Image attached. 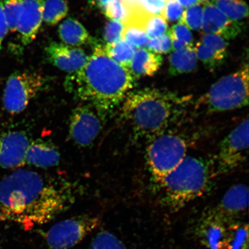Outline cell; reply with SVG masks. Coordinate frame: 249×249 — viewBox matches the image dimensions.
<instances>
[{
	"label": "cell",
	"mask_w": 249,
	"mask_h": 249,
	"mask_svg": "<svg viewBox=\"0 0 249 249\" xmlns=\"http://www.w3.org/2000/svg\"><path fill=\"white\" fill-rule=\"evenodd\" d=\"M123 39L135 48H142L147 44L148 36L145 31L132 26H124Z\"/></svg>",
	"instance_id": "obj_29"
},
{
	"label": "cell",
	"mask_w": 249,
	"mask_h": 249,
	"mask_svg": "<svg viewBox=\"0 0 249 249\" xmlns=\"http://www.w3.org/2000/svg\"><path fill=\"white\" fill-rule=\"evenodd\" d=\"M104 11L107 17L111 18V20L121 21L124 23L128 17L130 10L127 5L121 0H112L106 6Z\"/></svg>",
	"instance_id": "obj_31"
},
{
	"label": "cell",
	"mask_w": 249,
	"mask_h": 249,
	"mask_svg": "<svg viewBox=\"0 0 249 249\" xmlns=\"http://www.w3.org/2000/svg\"><path fill=\"white\" fill-rule=\"evenodd\" d=\"M163 57L149 50L140 48L135 52L130 71L134 78L152 76L160 69Z\"/></svg>",
	"instance_id": "obj_18"
},
{
	"label": "cell",
	"mask_w": 249,
	"mask_h": 249,
	"mask_svg": "<svg viewBox=\"0 0 249 249\" xmlns=\"http://www.w3.org/2000/svg\"><path fill=\"white\" fill-rule=\"evenodd\" d=\"M164 0H140V4L151 16L161 15L165 5Z\"/></svg>",
	"instance_id": "obj_37"
},
{
	"label": "cell",
	"mask_w": 249,
	"mask_h": 249,
	"mask_svg": "<svg viewBox=\"0 0 249 249\" xmlns=\"http://www.w3.org/2000/svg\"><path fill=\"white\" fill-rule=\"evenodd\" d=\"M165 2L170 1V0H164Z\"/></svg>",
	"instance_id": "obj_43"
},
{
	"label": "cell",
	"mask_w": 249,
	"mask_h": 249,
	"mask_svg": "<svg viewBox=\"0 0 249 249\" xmlns=\"http://www.w3.org/2000/svg\"><path fill=\"white\" fill-rule=\"evenodd\" d=\"M58 34L62 41L71 46L85 44L89 38L86 28L73 18H68L60 25Z\"/></svg>",
	"instance_id": "obj_20"
},
{
	"label": "cell",
	"mask_w": 249,
	"mask_h": 249,
	"mask_svg": "<svg viewBox=\"0 0 249 249\" xmlns=\"http://www.w3.org/2000/svg\"><path fill=\"white\" fill-rule=\"evenodd\" d=\"M121 1L127 4H133L139 2L140 0H121Z\"/></svg>",
	"instance_id": "obj_41"
},
{
	"label": "cell",
	"mask_w": 249,
	"mask_h": 249,
	"mask_svg": "<svg viewBox=\"0 0 249 249\" xmlns=\"http://www.w3.org/2000/svg\"><path fill=\"white\" fill-rule=\"evenodd\" d=\"M149 51L159 54L169 53L172 48V41L169 32L157 38L150 39L147 44Z\"/></svg>",
	"instance_id": "obj_33"
},
{
	"label": "cell",
	"mask_w": 249,
	"mask_h": 249,
	"mask_svg": "<svg viewBox=\"0 0 249 249\" xmlns=\"http://www.w3.org/2000/svg\"><path fill=\"white\" fill-rule=\"evenodd\" d=\"M171 39H176L184 42L187 45H192L193 40L192 34L186 25L179 20L169 30Z\"/></svg>",
	"instance_id": "obj_36"
},
{
	"label": "cell",
	"mask_w": 249,
	"mask_h": 249,
	"mask_svg": "<svg viewBox=\"0 0 249 249\" xmlns=\"http://www.w3.org/2000/svg\"><path fill=\"white\" fill-rule=\"evenodd\" d=\"M249 66L241 69L214 83L196 103L197 110L207 113L232 111L249 104Z\"/></svg>",
	"instance_id": "obj_5"
},
{
	"label": "cell",
	"mask_w": 249,
	"mask_h": 249,
	"mask_svg": "<svg viewBox=\"0 0 249 249\" xmlns=\"http://www.w3.org/2000/svg\"><path fill=\"white\" fill-rule=\"evenodd\" d=\"M30 141L20 130L0 133V169H11L26 164L25 157Z\"/></svg>",
	"instance_id": "obj_11"
},
{
	"label": "cell",
	"mask_w": 249,
	"mask_h": 249,
	"mask_svg": "<svg viewBox=\"0 0 249 249\" xmlns=\"http://www.w3.org/2000/svg\"><path fill=\"white\" fill-rule=\"evenodd\" d=\"M249 150V120L245 119L221 142L211 161L214 176L231 173L247 160Z\"/></svg>",
	"instance_id": "obj_7"
},
{
	"label": "cell",
	"mask_w": 249,
	"mask_h": 249,
	"mask_svg": "<svg viewBox=\"0 0 249 249\" xmlns=\"http://www.w3.org/2000/svg\"><path fill=\"white\" fill-rule=\"evenodd\" d=\"M199 2L202 3V4H204V3L208 1V0H198Z\"/></svg>",
	"instance_id": "obj_42"
},
{
	"label": "cell",
	"mask_w": 249,
	"mask_h": 249,
	"mask_svg": "<svg viewBox=\"0 0 249 249\" xmlns=\"http://www.w3.org/2000/svg\"><path fill=\"white\" fill-rule=\"evenodd\" d=\"M249 189L243 183L235 185L227 191L215 207L207 212L227 223L235 222L248 210Z\"/></svg>",
	"instance_id": "obj_12"
},
{
	"label": "cell",
	"mask_w": 249,
	"mask_h": 249,
	"mask_svg": "<svg viewBox=\"0 0 249 249\" xmlns=\"http://www.w3.org/2000/svg\"><path fill=\"white\" fill-rule=\"evenodd\" d=\"M108 57L124 68L130 70L136 48L121 39L113 43H107L104 47Z\"/></svg>",
	"instance_id": "obj_21"
},
{
	"label": "cell",
	"mask_w": 249,
	"mask_h": 249,
	"mask_svg": "<svg viewBox=\"0 0 249 249\" xmlns=\"http://www.w3.org/2000/svg\"><path fill=\"white\" fill-rule=\"evenodd\" d=\"M195 49L197 58L210 70L216 69L224 61L213 49L201 41L197 43Z\"/></svg>",
	"instance_id": "obj_28"
},
{
	"label": "cell",
	"mask_w": 249,
	"mask_h": 249,
	"mask_svg": "<svg viewBox=\"0 0 249 249\" xmlns=\"http://www.w3.org/2000/svg\"><path fill=\"white\" fill-rule=\"evenodd\" d=\"M60 160V152L52 143L41 139L30 142L25 157L26 164L46 169L57 166Z\"/></svg>",
	"instance_id": "obj_17"
},
{
	"label": "cell",
	"mask_w": 249,
	"mask_h": 249,
	"mask_svg": "<svg viewBox=\"0 0 249 249\" xmlns=\"http://www.w3.org/2000/svg\"><path fill=\"white\" fill-rule=\"evenodd\" d=\"M184 11V8L177 1V0H170L165 3L161 16L166 21L174 22L180 20Z\"/></svg>",
	"instance_id": "obj_35"
},
{
	"label": "cell",
	"mask_w": 249,
	"mask_h": 249,
	"mask_svg": "<svg viewBox=\"0 0 249 249\" xmlns=\"http://www.w3.org/2000/svg\"><path fill=\"white\" fill-rule=\"evenodd\" d=\"M128 68L110 57L98 46L86 64L70 76L66 88L79 100L88 102L104 118L123 103L134 86Z\"/></svg>",
	"instance_id": "obj_2"
},
{
	"label": "cell",
	"mask_w": 249,
	"mask_h": 249,
	"mask_svg": "<svg viewBox=\"0 0 249 249\" xmlns=\"http://www.w3.org/2000/svg\"><path fill=\"white\" fill-rule=\"evenodd\" d=\"M89 249H127L124 243L113 233L102 230L93 238Z\"/></svg>",
	"instance_id": "obj_26"
},
{
	"label": "cell",
	"mask_w": 249,
	"mask_h": 249,
	"mask_svg": "<svg viewBox=\"0 0 249 249\" xmlns=\"http://www.w3.org/2000/svg\"><path fill=\"white\" fill-rule=\"evenodd\" d=\"M1 5L8 29L14 32L22 13L23 0H5Z\"/></svg>",
	"instance_id": "obj_25"
},
{
	"label": "cell",
	"mask_w": 249,
	"mask_h": 249,
	"mask_svg": "<svg viewBox=\"0 0 249 249\" xmlns=\"http://www.w3.org/2000/svg\"><path fill=\"white\" fill-rule=\"evenodd\" d=\"M204 4H197L189 7L184 11L180 21L189 29L198 31L201 29L203 17Z\"/></svg>",
	"instance_id": "obj_27"
},
{
	"label": "cell",
	"mask_w": 249,
	"mask_h": 249,
	"mask_svg": "<svg viewBox=\"0 0 249 249\" xmlns=\"http://www.w3.org/2000/svg\"><path fill=\"white\" fill-rule=\"evenodd\" d=\"M213 177L211 162L187 156L159 183L161 204L172 212L182 209L207 191Z\"/></svg>",
	"instance_id": "obj_4"
},
{
	"label": "cell",
	"mask_w": 249,
	"mask_h": 249,
	"mask_svg": "<svg viewBox=\"0 0 249 249\" xmlns=\"http://www.w3.org/2000/svg\"><path fill=\"white\" fill-rule=\"evenodd\" d=\"M197 64L195 49L192 45L174 51L169 58V72L176 76L194 71Z\"/></svg>",
	"instance_id": "obj_19"
},
{
	"label": "cell",
	"mask_w": 249,
	"mask_h": 249,
	"mask_svg": "<svg viewBox=\"0 0 249 249\" xmlns=\"http://www.w3.org/2000/svg\"><path fill=\"white\" fill-rule=\"evenodd\" d=\"M69 8L65 0H46L43 2V20L54 26L67 15Z\"/></svg>",
	"instance_id": "obj_23"
},
{
	"label": "cell",
	"mask_w": 249,
	"mask_h": 249,
	"mask_svg": "<svg viewBox=\"0 0 249 249\" xmlns=\"http://www.w3.org/2000/svg\"><path fill=\"white\" fill-rule=\"evenodd\" d=\"M124 24L122 21L111 20L106 26L104 38L108 43H113L123 39Z\"/></svg>",
	"instance_id": "obj_34"
},
{
	"label": "cell",
	"mask_w": 249,
	"mask_h": 249,
	"mask_svg": "<svg viewBox=\"0 0 249 249\" xmlns=\"http://www.w3.org/2000/svg\"><path fill=\"white\" fill-rule=\"evenodd\" d=\"M182 7H189L191 6L197 4L199 2L198 0H177Z\"/></svg>",
	"instance_id": "obj_39"
},
{
	"label": "cell",
	"mask_w": 249,
	"mask_h": 249,
	"mask_svg": "<svg viewBox=\"0 0 249 249\" xmlns=\"http://www.w3.org/2000/svg\"><path fill=\"white\" fill-rule=\"evenodd\" d=\"M168 31L166 20L161 15L152 16L146 24L145 33L148 38L153 39L164 35Z\"/></svg>",
	"instance_id": "obj_32"
},
{
	"label": "cell",
	"mask_w": 249,
	"mask_h": 249,
	"mask_svg": "<svg viewBox=\"0 0 249 249\" xmlns=\"http://www.w3.org/2000/svg\"><path fill=\"white\" fill-rule=\"evenodd\" d=\"M229 224L208 212L204 213L197 229L202 244L207 249H225Z\"/></svg>",
	"instance_id": "obj_15"
},
{
	"label": "cell",
	"mask_w": 249,
	"mask_h": 249,
	"mask_svg": "<svg viewBox=\"0 0 249 249\" xmlns=\"http://www.w3.org/2000/svg\"><path fill=\"white\" fill-rule=\"evenodd\" d=\"M201 29L204 33L216 34L226 40L235 38L241 31L237 21L230 19L210 1L204 3Z\"/></svg>",
	"instance_id": "obj_13"
},
{
	"label": "cell",
	"mask_w": 249,
	"mask_h": 249,
	"mask_svg": "<svg viewBox=\"0 0 249 249\" xmlns=\"http://www.w3.org/2000/svg\"><path fill=\"white\" fill-rule=\"evenodd\" d=\"M191 97L165 89L145 88L130 91L122 103L121 120L139 139H153L185 113Z\"/></svg>",
	"instance_id": "obj_3"
},
{
	"label": "cell",
	"mask_w": 249,
	"mask_h": 249,
	"mask_svg": "<svg viewBox=\"0 0 249 249\" xmlns=\"http://www.w3.org/2000/svg\"><path fill=\"white\" fill-rule=\"evenodd\" d=\"M74 185L33 170L15 171L0 181V219L26 231L45 225L74 203Z\"/></svg>",
	"instance_id": "obj_1"
},
{
	"label": "cell",
	"mask_w": 249,
	"mask_h": 249,
	"mask_svg": "<svg viewBox=\"0 0 249 249\" xmlns=\"http://www.w3.org/2000/svg\"><path fill=\"white\" fill-rule=\"evenodd\" d=\"M8 27L6 21L4 12L2 11L1 4H0V51H1L2 43L8 33Z\"/></svg>",
	"instance_id": "obj_38"
},
{
	"label": "cell",
	"mask_w": 249,
	"mask_h": 249,
	"mask_svg": "<svg viewBox=\"0 0 249 249\" xmlns=\"http://www.w3.org/2000/svg\"><path fill=\"white\" fill-rule=\"evenodd\" d=\"M103 118L104 117L91 105L76 107L70 117V138L80 147L91 145L101 131Z\"/></svg>",
	"instance_id": "obj_10"
},
{
	"label": "cell",
	"mask_w": 249,
	"mask_h": 249,
	"mask_svg": "<svg viewBox=\"0 0 249 249\" xmlns=\"http://www.w3.org/2000/svg\"><path fill=\"white\" fill-rule=\"evenodd\" d=\"M43 2L42 0H23L22 13L17 30L24 45L32 42L38 33L43 20Z\"/></svg>",
	"instance_id": "obj_16"
},
{
	"label": "cell",
	"mask_w": 249,
	"mask_h": 249,
	"mask_svg": "<svg viewBox=\"0 0 249 249\" xmlns=\"http://www.w3.org/2000/svg\"><path fill=\"white\" fill-rule=\"evenodd\" d=\"M201 41L213 49L222 60H225L228 48L226 39L216 34L204 33L201 36Z\"/></svg>",
	"instance_id": "obj_30"
},
{
	"label": "cell",
	"mask_w": 249,
	"mask_h": 249,
	"mask_svg": "<svg viewBox=\"0 0 249 249\" xmlns=\"http://www.w3.org/2000/svg\"><path fill=\"white\" fill-rule=\"evenodd\" d=\"M216 7L230 19L238 21L248 17L249 8L244 0H215Z\"/></svg>",
	"instance_id": "obj_24"
},
{
	"label": "cell",
	"mask_w": 249,
	"mask_h": 249,
	"mask_svg": "<svg viewBox=\"0 0 249 249\" xmlns=\"http://www.w3.org/2000/svg\"><path fill=\"white\" fill-rule=\"evenodd\" d=\"M225 249H249L247 223L235 221L229 224Z\"/></svg>",
	"instance_id": "obj_22"
},
{
	"label": "cell",
	"mask_w": 249,
	"mask_h": 249,
	"mask_svg": "<svg viewBox=\"0 0 249 249\" xmlns=\"http://www.w3.org/2000/svg\"><path fill=\"white\" fill-rule=\"evenodd\" d=\"M101 218L81 214L58 222L45 233L49 249H70L82 241L101 225Z\"/></svg>",
	"instance_id": "obj_8"
},
{
	"label": "cell",
	"mask_w": 249,
	"mask_h": 249,
	"mask_svg": "<svg viewBox=\"0 0 249 249\" xmlns=\"http://www.w3.org/2000/svg\"><path fill=\"white\" fill-rule=\"evenodd\" d=\"M188 141L180 134H160L151 140L146 157L152 178L160 183L188 156Z\"/></svg>",
	"instance_id": "obj_6"
},
{
	"label": "cell",
	"mask_w": 249,
	"mask_h": 249,
	"mask_svg": "<svg viewBox=\"0 0 249 249\" xmlns=\"http://www.w3.org/2000/svg\"><path fill=\"white\" fill-rule=\"evenodd\" d=\"M92 1L95 2L98 7L104 9L108 3L111 1L112 0H92Z\"/></svg>",
	"instance_id": "obj_40"
},
{
	"label": "cell",
	"mask_w": 249,
	"mask_h": 249,
	"mask_svg": "<svg viewBox=\"0 0 249 249\" xmlns=\"http://www.w3.org/2000/svg\"><path fill=\"white\" fill-rule=\"evenodd\" d=\"M46 53L52 64L68 72H76L89 59L83 50L57 42L50 43L46 49Z\"/></svg>",
	"instance_id": "obj_14"
},
{
	"label": "cell",
	"mask_w": 249,
	"mask_h": 249,
	"mask_svg": "<svg viewBox=\"0 0 249 249\" xmlns=\"http://www.w3.org/2000/svg\"><path fill=\"white\" fill-rule=\"evenodd\" d=\"M208 1H209V0H208ZM215 1V0H211V1H211V2H212V1Z\"/></svg>",
	"instance_id": "obj_44"
},
{
	"label": "cell",
	"mask_w": 249,
	"mask_h": 249,
	"mask_svg": "<svg viewBox=\"0 0 249 249\" xmlns=\"http://www.w3.org/2000/svg\"><path fill=\"white\" fill-rule=\"evenodd\" d=\"M45 80L40 74L18 71L12 74L6 84L3 97L5 110L11 114L21 113L41 91Z\"/></svg>",
	"instance_id": "obj_9"
}]
</instances>
